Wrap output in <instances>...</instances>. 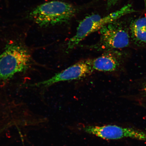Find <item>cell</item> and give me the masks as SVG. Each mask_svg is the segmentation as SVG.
<instances>
[{
    "label": "cell",
    "mask_w": 146,
    "mask_h": 146,
    "mask_svg": "<svg viewBox=\"0 0 146 146\" xmlns=\"http://www.w3.org/2000/svg\"><path fill=\"white\" fill-rule=\"evenodd\" d=\"M32 61L30 51L24 44L18 40L8 42L0 54V81H8L25 72Z\"/></svg>",
    "instance_id": "1"
},
{
    "label": "cell",
    "mask_w": 146,
    "mask_h": 146,
    "mask_svg": "<svg viewBox=\"0 0 146 146\" xmlns=\"http://www.w3.org/2000/svg\"><path fill=\"white\" fill-rule=\"evenodd\" d=\"M76 12V8L70 3L52 1L35 7L29 13L27 17L38 26L46 28L67 22Z\"/></svg>",
    "instance_id": "2"
},
{
    "label": "cell",
    "mask_w": 146,
    "mask_h": 146,
    "mask_svg": "<svg viewBox=\"0 0 146 146\" xmlns=\"http://www.w3.org/2000/svg\"><path fill=\"white\" fill-rule=\"evenodd\" d=\"M135 12L136 11L133 8L132 5L128 4L105 16L98 14L87 16L79 23L76 34L69 40L66 51L72 50L87 36L100 30L106 25L117 21L125 15Z\"/></svg>",
    "instance_id": "3"
},
{
    "label": "cell",
    "mask_w": 146,
    "mask_h": 146,
    "mask_svg": "<svg viewBox=\"0 0 146 146\" xmlns=\"http://www.w3.org/2000/svg\"><path fill=\"white\" fill-rule=\"evenodd\" d=\"M100 32L99 41L88 46V48L105 52L129 46L130 36L125 27L117 20L106 25L100 30Z\"/></svg>",
    "instance_id": "4"
},
{
    "label": "cell",
    "mask_w": 146,
    "mask_h": 146,
    "mask_svg": "<svg viewBox=\"0 0 146 146\" xmlns=\"http://www.w3.org/2000/svg\"><path fill=\"white\" fill-rule=\"evenodd\" d=\"M85 132L106 140H118L124 138L146 141V132L132 127L117 125L87 126L83 128Z\"/></svg>",
    "instance_id": "5"
},
{
    "label": "cell",
    "mask_w": 146,
    "mask_h": 146,
    "mask_svg": "<svg viewBox=\"0 0 146 146\" xmlns=\"http://www.w3.org/2000/svg\"><path fill=\"white\" fill-rule=\"evenodd\" d=\"M91 59L81 60L44 81L31 84L32 87L46 88L59 82L78 80L92 74Z\"/></svg>",
    "instance_id": "6"
},
{
    "label": "cell",
    "mask_w": 146,
    "mask_h": 146,
    "mask_svg": "<svg viewBox=\"0 0 146 146\" xmlns=\"http://www.w3.org/2000/svg\"><path fill=\"white\" fill-rule=\"evenodd\" d=\"M123 57V53L117 50L106 51L98 57L91 59V65L94 70L115 72L121 66Z\"/></svg>",
    "instance_id": "7"
},
{
    "label": "cell",
    "mask_w": 146,
    "mask_h": 146,
    "mask_svg": "<svg viewBox=\"0 0 146 146\" xmlns=\"http://www.w3.org/2000/svg\"><path fill=\"white\" fill-rule=\"evenodd\" d=\"M130 37L136 46L146 45V16L138 18L130 25Z\"/></svg>",
    "instance_id": "8"
},
{
    "label": "cell",
    "mask_w": 146,
    "mask_h": 146,
    "mask_svg": "<svg viewBox=\"0 0 146 146\" xmlns=\"http://www.w3.org/2000/svg\"><path fill=\"white\" fill-rule=\"evenodd\" d=\"M119 1V0H108L107 4V8L108 10L114 7Z\"/></svg>",
    "instance_id": "9"
},
{
    "label": "cell",
    "mask_w": 146,
    "mask_h": 146,
    "mask_svg": "<svg viewBox=\"0 0 146 146\" xmlns=\"http://www.w3.org/2000/svg\"><path fill=\"white\" fill-rule=\"evenodd\" d=\"M140 91L142 96L146 98V81L142 84Z\"/></svg>",
    "instance_id": "10"
},
{
    "label": "cell",
    "mask_w": 146,
    "mask_h": 146,
    "mask_svg": "<svg viewBox=\"0 0 146 146\" xmlns=\"http://www.w3.org/2000/svg\"><path fill=\"white\" fill-rule=\"evenodd\" d=\"M143 1H144V3H145V6L146 8V0H143Z\"/></svg>",
    "instance_id": "11"
}]
</instances>
